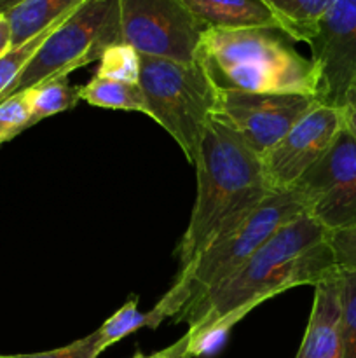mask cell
Instances as JSON below:
<instances>
[{
  "label": "cell",
  "mask_w": 356,
  "mask_h": 358,
  "mask_svg": "<svg viewBox=\"0 0 356 358\" xmlns=\"http://www.w3.org/2000/svg\"><path fill=\"white\" fill-rule=\"evenodd\" d=\"M337 271L330 233L302 213L276 231L234 275L181 318L188 324V355H212L230 329L258 304L293 287L318 285Z\"/></svg>",
  "instance_id": "cell-1"
},
{
  "label": "cell",
  "mask_w": 356,
  "mask_h": 358,
  "mask_svg": "<svg viewBox=\"0 0 356 358\" xmlns=\"http://www.w3.org/2000/svg\"><path fill=\"white\" fill-rule=\"evenodd\" d=\"M198 196L178 245L181 268L239 226L271 192L262 157L225 122L212 117L199 145Z\"/></svg>",
  "instance_id": "cell-2"
},
{
  "label": "cell",
  "mask_w": 356,
  "mask_h": 358,
  "mask_svg": "<svg viewBox=\"0 0 356 358\" xmlns=\"http://www.w3.org/2000/svg\"><path fill=\"white\" fill-rule=\"evenodd\" d=\"M218 90L300 93L316 98L313 62L279 28L206 30L198 59Z\"/></svg>",
  "instance_id": "cell-3"
},
{
  "label": "cell",
  "mask_w": 356,
  "mask_h": 358,
  "mask_svg": "<svg viewBox=\"0 0 356 358\" xmlns=\"http://www.w3.org/2000/svg\"><path fill=\"white\" fill-rule=\"evenodd\" d=\"M302 213L292 191L271 192L239 226L213 241L180 269L171 289L149 311L150 329H157L168 318L180 324L192 308L234 275L276 231Z\"/></svg>",
  "instance_id": "cell-4"
},
{
  "label": "cell",
  "mask_w": 356,
  "mask_h": 358,
  "mask_svg": "<svg viewBox=\"0 0 356 358\" xmlns=\"http://www.w3.org/2000/svg\"><path fill=\"white\" fill-rule=\"evenodd\" d=\"M138 84L145 114L170 133L194 164L208 122L215 115L218 87L199 62L180 63L145 55H140Z\"/></svg>",
  "instance_id": "cell-5"
},
{
  "label": "cell",
  "mask_w": 356,
  "mask_h": 358,
  "mask_svg": "<svg viewBox=\"0 0 356 358\" xmlns=\"http://www.w3.org/2000/svg\"><path fill=\"white\" fill-rule=\"evenodd\" d=\"M119 42L122 35L117 0H86L51 31L0 101L100 62L103 52Z\"/></svg>",
  "instance_id": "cell-6"
},
{
  "label": "cell",
  "mask_w": 356,
  "mask_h": 358,
  "mask_svg": "<svg viewBox=\"0 0 356 358\" xmlns=\"http://www.w3.org/2000/svg\"><path fill=\"white\" fill-rule=\"evenodd\" d=\"M328 233L356 226V136L342 126L327 152L288 189Z\"/></svg>",
  "instance_id": "cell-7"
},
{
  "label": "cell",
  "mask_w": 356,
  "mask_h": 358,
  "mask_svg": "<svg viewBox=\"0 0 356 358\" xmlns=\"http://www.w3.org/2000/svg\"><path fill=\"white\" fill-rule=\"evenodd\" d=\"M122 42L138 55L194 63L206 28L181 0H117Z\"/></svg>",
  "instance_id": "cell-8"
},
{
  "label": "cell",
  "mask_w": 356,
  "mask_h": 358,
  "mask_svg": "<svg viewBox=\"0 0 356 358\" xmlns=\"http://www.w3.org/2000/svg\"><path fill=\"white\" fill-rule=\"evenodd\" d=\"M318 103L314 96L300 93L218 90L213 117L225 122L262 157Z\"/></svg>",
  "instance_id": "cell-9"
},
{
  "label": "cell",
  "mask_w": 356,
  "mask_h": 358,
  "mask_svg": "<svg viewBox=\"0 0 356 358\" xmlns=\"http://www.w3.org/2000/svg\"><path fill=\"white\" fill-rule=\"evenodd\" d=\"M307 45L318 76L316 100L339 107L356 83V0H332Z\"/></svg>",
  "instance_id": "cell-10"
},
{
  "label": "cell",
  "mask_w": 356,
  "mask_h": 358,
  "mask_svg": "<svg viewBox=\"0 0 356 358\" xmlns=\"http://www.w3.org/2000/svg\"><path fill=\"white\" fill-rule=\"evenodd\" d=\"M344 126L337 107L318 103L262 156L272 191H288L334 143Z\"/></svg>",
  "instance_id": "cell-11"
},
{
  "label": "cell",
  "mask_w": 356,
  "mask_h": 358,
  "mask_svg": "<svg viewBox=\"0 0 356 358\" xmlns=\"http://www.w3.org/2000/svg\"><path fill=\"white\" fill-rule=\"evenodd\" d=\"M295 358H342L339 271L314 285V301Z\"/></svg>",
  "instance_id": "cell-12"
},
{
  "label": "cell",
  "mask_w": 356,
  "mask_h": 358,
  "mask_svg": "<svg viewBox=\"0 0 356 358\" xmlns=\"http://www.w3.org/2000/svg\"><path fill=\"white\" fill-rule=\"evenodd\" d=\"M181 3L206 30L278 28L260 0H181Z\"/></svg>",
  "instance_id": "cell-13"
},
{
  "label": "cell",
  "mask_w": 356,
  "mask_h": 358,
  "mask_svg": "<svg viewBox=\"0 0 356 358\" xmlns=\"http://www.w3.org/2000/svg\"><path fill=\"white\" fill-rule=\"evenodd\" d=\"M86 0H24L6 14L13 34V45L30 41L58 21L68 17Z\"/></svg>",
  "instance_id": "cell-14"
},
{
  "label": "cell",
  "mask_w": 356,
  "mask_h": 358,
  "mask_svg": "<svg viewBox=\"0 0 356 358\" xmlns=\"http://www.w3.org/2000/svg\"><path fill=\"white\" fill-rule=\"evenodd\" d=\"M292 41L309 44L332 0H260Z\"/></svg>",
  "instance_id": "cell-15"
},
{
  "label": "cell",
  "mask_w": 356,
  "mask_h": 358,
  "mask_svg": "<svg viewBox=\"0 0 356 358\" xmlns=\"http://www.w3.org/2000/svg\"><path fill=\"white\" fill-rule=\"evenodd\" d=\"M80 100L101 108L142 112L145 114V98L138 83L103 79L94 76L86 86H80Z\"/></svg>",
  "instance_id": "cell-16"
},
{
  "label": "cell",
  "mask_w": 356,
  "mask_h": 358,
  "mask_svg": "<svg viewBox=\"0 0 356 358\" xmlns=\"http://www.w3.org/2000/svg\"><path fill=\"white\" fill-rule=\"evenodd\" d=\"M30 94V128L38 124L42 119L75 108L80 101V86L68 84V77L45 80L38 86L27 90Z\"/></svg>",
  "instance_id": "cell-17"
},
{
  "label": "cell",
  "mask_w": 356,
  "mask_h": 358,
  "mask_svg": "<svg viewBox=\"0 0 356 358\" xmlns=\"http://www.w3.org/2000/svg\"><path fill=\"white\" fill-rule=\"evenodd\" d=\"M143 327H150L149 313H142L138 310V297L133 296L122 304L121 310L115 311L98 331H94L98 338V348L103 353L112 345Z\"/></svg>",
  "instance_id": "cell-18"
},
{
  "label": "cell",
  "mask_w": 356,
  "mask_h": 358,
  "mask_svg": "<svg viewBox=\"0 0 356 358\" xmlns=\"http://www.w3.org/2000/svg\"><path fill=\"white\" fill-rule=\"evenodd\" d=\"M342 358H356V271H339Z\"/></svg>",
  "instance_id": "cell-19"
},
{
  "label": "cell",
  "mask_w": 356,
  "mask_h": 358,
  "mask_svg": "<svg viewBox=\"0 0 356 358\" xmlns=\"http://www.w3.org/2000/svg\"><path fill=\"white\" fill-rule=\"evenodd\" d=\"M94 76L124 83H138L140 55L124 42L110 45L100 58V66Z\"/></svg>",
  "instance_id": "cell-20"
},
{
  "label": "cell",
  "mask_w": 356,
  "mask_h": 358,
  "mask_svg": "<svg viewBox=\"0 0 356 358\" xmlns=\"http://www.w3.org/2000/svg\"><path fill=\"white\" fill-rule=\"evenodd\" d=\"M63 21H58V23L52 24L51 28L40 31V34L35 35L34 38L23 42V44L10 45V48L7 49L2 56H0V96H2L3 91H6L7 87H9L10 84L17 79V76L23 72L24 66H27L28 62L34 58L35 52L38 51V48H40V45L44 44L45 38L51 35V31L54 30L58 24H61Z\"/></svg>",
  "instance_id": "cell-21"
},
{
  "label": "cell",
  "mask_w": 356,
  "mask_h": 358,
  "mask_svg": "<svg viewBox=\"0 0 356 358\" xmlns=\"http://www.w3.org/2000/svg\"><path fill=\"white\" fill-rule=\"evenodd\" d=\"M30 94L28 91L14 94L0 101V145L16 138L30 128Z\"/></svg>",
  "instance_id": "cell-22"
},
{
  "label": "cell",
  "mask_w": 356,
  "mask_h": 358,
  "mask_svg": "<svg viewBox=\"0 0 356 358\" xmlns=\"http://www.w3.org/2000/svg\"><path fill=\"white\" fill-rule=\"evenodd\" d=\"M101 355L98 348L96 332L82 339L70 343L63 348L51 350L42 353H28V355H0V358H98Z\"/></svg>",
  "instance_id": "cell-23"
},
{
  "label": "cell",
  "mask_w": 356,
  "mask_h": 358,
  "mask_svg": "<svg viewBox=\"0 0 356 358\" xmlns=\"http://www.w3.org/2000/svg\"><path fill=\"white\" fill-rule=\"evenodd\" d=\"M330 245L339 271H356V226L330 233Z\"/></svg>",
  "instance_id": "cell-24"
},
{
  "label": "cell",
  "mask_w": 356,
  "mask_h": 358,
  "mask_svg": "<svg viewBox=\"0 0 356 358\" xmlns=\"http://www.w3.org/2000/svg\"><path fill=\"white\" fill-rule=\"evenodd\" d=\"M337 108L341 110L342 121H344L346 128L356 136V83H353L351 86L346 90L341 105H339Z\"/></svg>",
  "instance_id": "cell-25"
},
{
  "label": "cell",
  "mask_w": 356,
  "mask_h": 358,
  "mask_svg": "<svg viewBox=\"0 0 356 358\" xmlns=\"http://www.w3.org/2000/svg\"><path fill=\"white\" fill-rule=\"evenodd\" d=\"M131 358H191L188 355V334L185 332V336H181L177 343L161 352L152 353V355H143L142 352H136Z\"/></svg>",
  "instance_id": "cell-26"
},
{
  "label": "cell",
  "mask_w": 356,
  "mask_h": 358,
  "mask_svg": "<svg viewBox=\"0 0 356 358\" xmlns=\"http://www.w3.org/2000/svg\"><path fill=\"white\" fill-rule=\"evenodd\" d=\"M13 45V34H10V24L3 14H0V56Z\"/></svg>",
  "instance_id": "cell-27"
},
{
  "label": "cell",
  "mask_w": 356,
  "mask_h": 358,
  "mask_svg": "<svg viewBox=\"0 0 356 358\" xmlns=\"http://www.w3.org/2000/svg\"><path fill=\"white\" fill-rule=\"evenodd\" d=\"M21 2H24V0H0V14H3V16H6L9 10H13L14 7L20 6Z\"/></svg>",
  "instance_id": "cell-28"
}]
</instances>
